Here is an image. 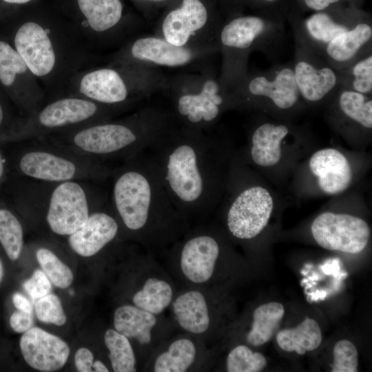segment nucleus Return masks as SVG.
<instances>
[{"label": "nucleus", "instance_id": "18", "mask_svg": "<svg viewBox=\"0 0 372 372\" xmlns=\"http://www.w3.org/2000/svg\"><path fill=\"white\" fill-rule=\"evenodd\" d=\"M371 52L372 19L368 13L350 29L331 40L318 54L340 70Z\"/></svg>", "mask_w": 372, "mask_h": 372}, {"label": "nucleus", "instance_id": "20", "mask_svg": "<svg viewBox=\"0 0 372 372\" xmlns=\"http://www.w3.org/2000/svg\"><path fill=\"white\" fill-rule=\"evenodd\" d=\"M106 105L79 96L62 95L43 107L35 121L47 129L76 125L97 117Z\"/></svg>", "mask_w": 372, "mask_h": 372}, {"label": "nucleus", "instance_id": "7", "mask_svg": "<svg viewBox=\"0 0 372 372\" xmlns=\"http://www.w3.org/2000/svg\"><path fill=\"white\" fill-rule=\"evenodd\" d=\"M222 21L216 0H173L165 8L154 34L177 46L218 47Z\"/></svg>", "mask_w": 372, "mask_h": 372}, {"label": "nucleus", "instance_id": "25", "mask_svg": "<svg viewBox=\"0 0 372 372\" xmlns=\"http://www.w3.org/2000/svg\"><path fill=\"white\" fill-rule=\"evenodd\" d=\"M289 127L284 124L266 122L254 131L251 149V158L262 167L277 164L281 158V142L289 134Z\"/></svg>", "mask_w": 372, "mask_h": 372}, {"label": "nucleus", "instance_id": "2", "mask_svg": "<svg viewBox=\"0 0 372 372\" xmlns=\"http://www.w3.org/2000/svg\"><path fill=\"white\" fill-rule=\"evenodd\" d=\"M156 143L164 148L155 166L172 204L186 208L204 205L207 174L202 130L171 127Z\"/></svg>", "mask_w": 372, "mask_h": 372}, {"label": "nucleus", "instance_id": "46", "mask_svg": "<svg viewBox=\"0 0 372 372\" xmlns=\"http://www.w3.org/2000/svg\"><path fill=\"white\" fill-rule=\"evenodd\" d=\"M141 9L166 8L173 0H130Z\"/></svg>", "mask_w": 372, "mask_h": 372}, {"label": "nucleus", "instance_id": "44", "mask_svg": "<svg viewBox=\"0 0 372 372\" xmlns=\"http://www.w3.org/2000/svg\"><path fill=\"white\" fill-rule=\"evenodd\" d=\"M94 355L92 351L85 348L79 349L74 356V363L76 369L80 372H90L92 370Z\"/></svg>", "mask_w": 372, "mask_h": 372}, {"label": "nucleus", "instance_id": "1", "mask_svg": "<svg viewBox=\"0 0 372 372\" xmlns=\"http://www.w3.org/2000/svg\"><path fill=\"white\" fill-rule=\"evenodd\" d=\"M12 45L45 92L65 94L73 76L91 67L94 50L49 0L18 10Z\"/></svg>", "mask_w": 372, "mask_h": 372}, {"label": "nucleus", "instance_id": "47", "mask_svg": "<svg viewBox=\"0 0 372 372\" xmlns=\"http://www.w3.org/2000/svg\"><path fill=\"white\" fill-rule=\"evenodd\" d=\"M12 302L17 309L29 313L33 312L30 302L21 293H15L12 296Z\"/></svg>", "mask_w": 372, "mask_h": 372}, {"label": "nucleus", "instance_id": "50", "mask_svg": "<svg viewBox=\"0 0 372 372\" xmlns=\"http://www.w3.org/2000/svg\"><path fill=\"white\" fill-rule=\"evenodd\" d=\"M3 173V164L2 158L0 154V177L2 176Z\"/></svg>", "mask_w": 372, "mask_h": 372}, {"label": "nucleus", "instance_id": "19", "mask_svg": "<svg viewBox=\"0 0 372 372\" xmlns=\"http://www.w3.org/2000/svg\"><path fill=\"white\" fill-rule=\"evenodd\" d=\"M0 83L14 91L30 107L42 99L45 92L17 50L0 40Z\"/></svg>", "mask_w": 372, "mask_h": 372}, {"label": "nucleus", "instance_id": "9", "mask_svg": "<svg viewBox=\"0 0 372 372\" xmlns=\"http://www.w3.org/2000/svg\"><path fill=\"white\" fill-rule=\"evenodd\" d=\"M114 198L124 225L132 231L143 229L160 208L172 204L155 165H147L145 172L123 174L115 183Z\"/></svg>", "mask_w": 372, "mask_h": 372}, {"label": "nucleus", "instance_id": "21", "mask_svg": "<svg viewBox=\"0 0 372 372\" xmlns=\"http://www.w3.org/2000/svg\"><path fill=\"white\" fill-rule=\"evenodd\" d=\"M217 241L208 235H199L189 239L180 252V268L187 280L202 284L211 279L219 256Z\"/></svg>", "mask_w": 372, "mask_h": 372}, {"label": "nucleus", "instance_id": "38", "mask_svg": "<svg viewBox=\"0 0 372 372\" xmlns=\"http://www.w3.org/2000/svg\"><path fill=\"white\" fill-rule=\"evenodd\" d=\"M35 313L37 318L44 323L62 326L67 321L59 298L50 293L37 299Z\"/></svg>", "mask_w": 372, "mask_h": 372}, {"label": "nucleus", "instance_id": "35", "mask_svg": "<svg viewBox=\"0 0 372 372\" xmlns=\"http://www.w3.org/2000/svg\"><path fill=\"white\" fill-rule=\"evenodd\" d=\"M0 242L10 260L19 257L23 247V229L18 219L3 209H0Z\"/></svg>", "mask_w": 372, "mask_h": 372}, {"label": "nucleus", "instance_id": "43", "mask_svg": "<svg viewBox=\"0 0 372 372\" xmlns=\"http://www.w3.org/2000/svg\"><path fill=\"white\" fill-rule=\"evenodd\" d=\"M10 325L17 333H24L34 325V315L32 313L17 309L10 318Z\"/></svg>", "mask_w": 372, "mask_h": 372}, {"label": "nucleus", "instance_id": "39", "mask_svg": "<svg viewBox=\"0 0 372 372\" xmlns=\"http://www.w3.org/2000/svg\"><path fill=\"white\" fill-rule=\"evenodd\" d=\"M358 353L355 346L349 340L338 341L333 348L332 372H357Z\"/></svg>", "mask_w": 372, "mask_h": 372}, {"label": "nucleus", "instance_id": "45", "mask_svg": "<svg viewBox=\"0 0 372 372\" xmlns=\"http://www.w3.org/2000/svg\"><path fill=\"white\" fill-rule=\"evenodd\" d=\"M221 15L225 17L242 12L245 8V0H216Z\"/></svg>", "mask_w": 372, "mask_h": 372}, {"label": "nucleus", "instance_id": "33", "mask_svg": "<svg viewBox=\"0 0 372 372\" xmlns=\"http://www.w3.org/2000/svg\"><path fill=\"white\" fill-rule=\"evenodd\" d=\"M338 72L340 87L371 96L372 52Z\"/></svg>", "mask_w": 372, "mask_h": 372}, {"label": "nucleus", "instance_id": "52", "mask_svg": "<svg viewBox=\"0 0 372 372\" xmlns=\"http://www.w3.org/2000/svg\"><path fill=\"white\" fill-rule=\"evenodd\" d=\"M1 278H2V267H1V262H0V281L1 280Z\"/></svg>", "mask_w": 372, "mask_h": 372}, {"label": "nucleus", "instance_id": "27", "mask_svg": "<svg viewBox=\"0 0 372 372\" xmlns=\"http://www.w3.org/2000/svg\"><path fill=\"white\" fill-rule=\"evenodd\" d=\"M157 322L154 314L135 305L118 307L114 313L116 331L129 338H134L141 344L152 341V331Z\"/></svg>", "mask_w": 372, "mask_h": 372}, {"label": "nucleus", "instance_id": "40", "mask_svg": "<svg viewBox=\"0 0 372 372\" xmlns=\"http://www.w3.org/2000/svg\"><path fill=\"white\" fill-rule=\"evenodd\" d=\"M293 3V0H245V8L256 13L287 21Z\"/></svg>", "mask_w": 372, "mask_h": 372}, {"label": "nucleus", "instance_id": "10", "mask_svg": "<svg viewBox=\"0 0 372 372\" xmlns=\"http://www.w3.org/2000/svg\"><path fill=\"white\" fill-rule=\"evenodd\" d=\"M231 90L236 104L267 105L280 111L293 109L301 99L291 63L248 72Z\"/></svg>", "mask_w": 372, "mask_h": 372}, {"label": "nucleus", "instance_id": "26", "mask_svg": "<svg viewBox=\"0 0 372 372\" xmlns=\"http://www.w3.org/2000/svg\"><path fill=\"white\" fill-rule=\"evenodd\" d=\"M19 165L27 176L50 181L70 180L76 172L75 165L70 161L42 152L27 153Z\"/></svg>", "mask_w": 372, "mask_h": 372}, {"label": "nucleus", "instance_id": "4", "mask_svg": "<svg viewBox=\"0 0 372 372\" xmlns=\"http://www.w3.org/2000/svg\"><path fill=\"white\" fill-rule=\"evenodd\" d=\"M167 78L154 67L109 62L75 74L65 94L114 106L164 91Z\"/></svg>", "mask_w": 372, "mask_h": 372}, {"label": "nucleus", "instance_id": "41", "mask_svg": "<svg viewBox=\"0 0 372 372\" xmlns=\"http://www.w3.org/2000/svg\"><path fill=\"white\" fill-rule=\"evenodd\" d=\"M23 287L33 299H39L50 293L52 285L45 273L36 269L32 276L25 280Z\"/></svg>", "mask_w": 372, "mask_h": 372}, {"label": "nucleus", "instance_id": "42", "mask_svg": "<svg viewBox=\"0 0 372 372\" xmlns=\"http://www.w3.org/2000/svg\"><path fill=\"white\" fill-rule=\"evenodd\" d=\"M346 3H351V2L350 0H293L291 11L303 14L307 12L325 10L333 6Z\"/></svg>", "mask_w": 372, "mask_h": 372}, {"label": "nucleus", "instance_id": "29", "mask_svg": "<svg viewBox=\"0 0 372 372\" xmlns=\"http://www.w3.org/2000/svg\"><path fill=\"white\" fill-rule=\"evenodd\" d=\"M285 314L283 305L277 302L263 304L253 313L251 329L247 340L252 346L263 345L274 335Z\"/></svg>", "mask_w": 372, "mask_h": 372}, {"label": "nucleus", "instance_id": "30", "mask_svg": "<svg viewBox=\"0 0 372 372\" xmlns=\"http://www.w3.org/2000/svg\"><path fill=\"white\" fill-rule=\"evenodd\" d=\"M331 99L334 100L335 107L347 120L364 129H371L372 100L371 95L339 87Z\"/></svg>", "mask_w": 372, "mask_h": 372}, {"label": "nucleus", "instance_id": "14", "mask_svg": "<svg viewBox=\"0 0 372 372\" xmlns=\"http://www.w3.org/2000/svg\"><path fill=\"white\" fill-rule=\"evenodd\" d=\"M311 233L322 247L348 254H358L368 244L370 229L362 218L346 214L325 212L311 225Z\"/></svg>", "mask_w": 372, "mask_h": 372}, {"label": "nucleus", "instance_id": "13", "mask_svg": "<svg viewBox=\"0 0 372 372\" xmlns=\"http://www.w3.org/2000/svg\"><path fill=\"white\" fill-rule=\"evenodd\" d=\"M300 96L311 103L331 99L340 87L338 70L308 47L295 42L291 63Z\"/></svg>", "mask_w": 372, "mask_h": 372}, {"label": "nucleus", "instance_id": "49", "mask_svg": "<svg viewBox=\"0 0 372 372\" xmlns=\"http://www.w3.org/2000/svg\"><path fill=\"white\" fill-rule=\"evenodd\" d=\"M351 3L358 6V7H361L362 8V6L364 1V0H350Z\"/></svg>", "mask_w": 372, "mask_h": 372}, {"label": "nucleus", "instance_id": "8", "mask_svg": "<svg viewBox=\"0 0 372 372\" xmlns=\"http://www.w3.org/2000/svg\"><path fill=\"white\" fill-rule=\"evenodd\" d=\"M169 114L146 109L129 123L96 124L79 130L73 138L79 148L95 154L121 150L143 139L155 142L172 126Z\"/></svg>", "mask_w": 372, "mask_h": 372}, {"label": "nucleus", "instance_id": "28", "mask_svg": "<svg viewBox=\"0 0 372 372\" xmlns=\"http://www.w3.org/2000/svg\"><path fill=\"white\" fill-rule=\"evenodd\" d=\"M322 339L318 323L309 317L296 327L280 331L276 335L278 344L282 350L294 351L300 355L316 349L320 345Z\"/></svg>", "mask_w": 372, "mask_h": 372}, {"label": "nucleus", "instance_id": "48", "mask_svg": "<svg viewBox=\"0 0 372 372\" xmlns=\"http://www.w3.org/2000/svg\"><path fill=\"white\" fill-rule=\"evenodd\" d=\"M92 370L95 372H108L107 367L100 360H96L92 364Z\"/></svg>", "mask_w": 372, "mask_h": 372}, {"label": "nucleus", "instance_id": "34", "mask_svg": "<svg viewBox=\"0 0 372 372\" xmlns=\"http://www.w3.org/2000/svg\"><path fill=\"white\" fill-rule=\"evenodd\" d=\"M104 341L115 372L136 371V357L129 339L115 329H107Z\"/></svg>", "mask_w": 372, "mask_h": 372}, {"label": "nucleus", "instance_id": "11", "mask_svg": "<svg viewBox=\"0 0 372 372\" xmlns=\"http://www.w3.org/2000/svg\"><path fill=\"white\" fill-rule=\"evenodd\" d=\"M218 52L216 45L177 46L153 35L134 38L124 43L110 57V62L126 63L149 67L187 66Z\"/></svg>", "mask_w": 372, "mask_h": 372}, {"label": "nucleus", "instance_id": "6", "mask_svg": "<svg viewBox=\"0 0 372 372\" xmlns=\"http://www.w3.org/2000/svg\"><path fill=\"white\" fill-rule=\"evenodd\" d=\"M94 51L123 42L135 25L124 0H49Z\"/></svg>", "mask_w": 372, "mask_h": 372}, {"label": "nucleus", "instance_id": "23", "mask_svg": "<svg viewBox=\"0 0 372 372\" xmlns=\"http://www.w3.org/2000/svg\"><path fill=\"white\" fill-rule=\"evenodd\" d=\"M116 220L105 213H94L84 225L70 235L71 248L79 255L90 257L112 240L118 232Z\"/></svg>", "mask_w": 372, "mask_h": 372}, {"label": "nucleus", "instance_id": "31", "mask_svg": "<svg viewBox=\"0 0 372 372\" xmlns=\"http://www.w3.org/2000/svg\"><path fill=\"white\" fill-rule=\"evenodd\" d=\"M196 353V347L192 340L188 338L177 339L156 357L153 371L155 372L186 371L194 364Z\"/></svg>", "mask_w": 372, "mask_h": 372}, {"label": "nucleus", "instance_id": "37", "mask_svg": "<svg viewBox=\"0 0 372 372\" xmlns=\"http://www.w3.org/2000/svg\"><path fill=\"white\" fill-rule=\"evenodd\" d=\"M265 356L245 345H238L228 354L226 368L229 372H259L267 366Z\"/></svg>", "mask_w": 372, "mask_h": 372}, {"label": "nucleus", "instance_id": "17", "mask_svg": "<svg viewBox=\"0 0 372 372\" xmlns=\"http://www.w3.org/2000/svg\"><path fill=\"white\" fill-rule=\"evenodd\" d=\"M19 344L26 363L43 372L61 369L70 352L68 344L59 337L35 327L23 333Z\"/></svg>", "mask_w": 372, "mask_h": 372}, {"label": "nucleus", "instance_id": "24", "mask_svg": "<svg viewBox=\"0 0 372 372\" xmlns=\"http://www.w3.org/2000/svg\"><path fill=\"white\" fill-rule=\"evenodd\" d=\"M172 311L178 325L189 333L200 335L209 327L207 303L199 291H188L178 296L172 303Z\"/></svg>", "mask_w": 372, "mask_h": 372}, {"label": "nucleus", "instance_id": "15", "mask_svg": "<svg viewBox=\"0 0 372 372\" xmlns=\"http://www.w3.org/2000/svg\"><path fill=\"white\" fill-rule=\"evenodd\" d=\"M273 207L269 192L259 186L242 191L234 200L227 214V227L240 239H251L267 226Z\"/></svg>", "mask_w": 372, "mask_h": 372}, {"label": "nucleus", "instance_id": "16", "mask_svg": "<svg viewBox=\"0 0 372 372\" xmlns=\"http://www.w3.org/2000/svg\"><path fill=\"white\" fill-rule=\"evenodd\" d=\"M89 217L85 194L74 182H65L53 192L47 214L51 229L59 235H70Z\"/></svg>", "mask_w": 372, "mask_h": 372}, {"label": "nucleus", "instance_id": "12", "mask_svg": "<svg viewBox=\"0 0 372 372\" xmlns=\"http://www.w3.org/2000/svg\"><path fill=\"white\" fill-rule=\"evenodd\" d=\"M369 12L351 3L341 4L307 17L291 11L287 19L295 42L318 54L335 37L353 27Z\"/></svg>", "mask_w": 372, "mask_h": 372}, {"label": "nucleus", "instance_id": "51", "mask_svg": "<svg viewBox=\"0 0 372 372\" xmlns=\"http://www.w3.org/2000/svg\"><path fill=\"white\" fill-rule=\"evenodd\" d=\"M3 120V111L0 102V125H1Z\"/></svg>", "mask_w": 372, "mask_h": 372}, {"label": "nucleus", "instance_id": "32", "mask_svg": "<svg viewBox=\"0 0 372 372\" xmlns=\"http://www.w3.org/2000/svg\"><path fill=\"white\" fill-rule=\"evenodd\" d=\"M173 290L164 280L151 277L132 298L135 306L154 315L161 313L172 302Z\"/></svg>", "mask_w": 372, "mask_h": 372}, {"label": "nucleus", "instance_id": "3", "mask_svg": "<svg viewBox=\"0 0 372 372\" xmlns=\"http://www.w3.org/2000/svg\"><path fill=\"white\" fill-rule=\"evenodd\" d=\"M286 21L259 13L242 12L226 17L217 35L222 56L219 78L231 90L248 72V61L255 51L275 54L285 38Z\"/></svg>", "mask_w": 372, "mask_h": 372}, {"label": "nucleus", "instance_id": "22", "mask_svg": "<svg viewBox=\"0 0 372 372\" xmlns=\"http://www.w3.org/2000/svg\"><path fill=\"white\" fill-rule=\"evenodd\" d=\"M309 167L318 178L321 189L329 194L344 191L352 180V172L347 158L338 150L326 148L314 153Z\"/></svg>", "mask_w": 372, "mask_h": 372}, {"label": "nucleus", "instance_id": "36", "mask_svg": "<svg viewBox=\"0 0 372 372\" xmlns=\"http://www.w3.org/2000/svg\"><path fill=\"white\" fill-rule=\"evenodd\" d=\"M36 255L42 271L54 286L65 289L72 284L74 279L72 270L53 252L41 248Z\"/></svg>", "mask_w": 372, "mask_h": 372}, {"label": "nucleus", "instance_id": "5", "mask_svg": "<svg viewBox=\"0 0 372 372\" xmlns=\"http://www.w3.org/2000/svg\"><path fill=\"white\" fill-rule=\"evenodd\" d=\"M164 91L170 96L183 126L193 129L203 130L218 118L225 107L236 104L231 90L209 68L167 79Z\"/></svg>", "mask_w": 372, "mask_h": 372}]
</instances>
